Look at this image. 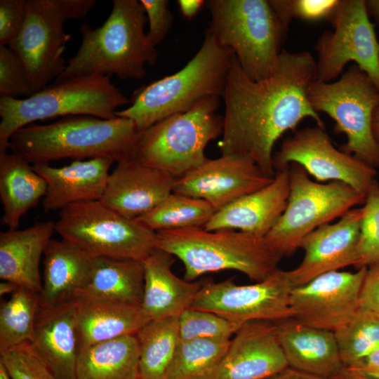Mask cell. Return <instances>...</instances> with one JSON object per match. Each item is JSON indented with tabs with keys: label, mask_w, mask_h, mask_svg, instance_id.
<instances>
[{
	"label": "cell",
	"mask_w": 379,
	"mask_h": 379,
	"mask_svg": "<svg viewBox=\"0 0 379 379\" xmlns=\"http://www.w3.org/2000/svg\"><path fill=\"white\" fill-rule=\"evenodd\" d=\"M315 80L316 60L307 51L283 49L274 71L258 81L246 75L234 55L222 97L221 154L248 156L264 175L274 178L273 148L285 132L305 118L324 128L307 100V88Z\"/></svg>",
	"instance_id": "1"
},
{
	"label": "cell",
	"mask_w": 379,
	"mask_h": 379,
	"mask_svg": "<svg viewBox=\"0 0 379 379\" xmlns=\"http://www.w3.org/2000/svg\"><path fill=\"white\" fill-rule=\"evenodd\" d=\"M140 132L133 121L126 118L68 116L48 124H32L21 128L11 136L9 149L32 165L62 159L99 157L117 163L135 159Z\"/></svg>",
	"instance_id": "2"
},
{
	"label": "cell",
	"mask_w": 379,
	"mask_h": 379,
	"mask_svg": "<svg viewBox=\"0 0 379 379\" xmlns=\"http://www.w3.org/2000/svg\"><path fill=\"white\" fill-rule=\"evenodd\" d=\"M112 5L102 26L81 25L79 48L54 81L84 75L142 79L145 65L156 64L158 52L145 32L147 18L140 1L114 0Z\"/></svg>",
	"instance_id": "3"
},
{
	"label": "cell",
	"mask_w": 379,
	"mask_h": 379,
	"mask_svg": "<svg viewBox=\"0 0 379 379\" xmlns=\"http://www.w3.org/2000/svg\"><path fill=\"white\" fill-rule=\"evenodd\" d=\"M234 58L233 51L219 44L207 28L199 50L184 67L139 89L132 104L115 115L133 121L142 131L206 98H222Z\"/></svg>",
	"instance_id": "4"
},
{
	"label": "cell",
	"mask_w": 379,
	"mask_h": 379,
	"mask_svg": "<svg viewBox=\"0 0 379 379\" xmlns=\"http://www.w3.org/2000/svg\"><path fill=\"white\" fill-rule=\"evenodd\" d=\"M157 248L180 260L184 279L232 270L261 281L277 270L282 257L265 237L237 230L194 227L157 232Z\"/></svg>",
	"instance_id": "5"
},
{
	"label": "cell",
	"mask_w": 379,
	"mask_h": 379,
	"mask_svg": "<svg viewBox=\"0 0 379 379\" xmlns=\"http://www.w3.org/2000/svg\"><path fill=\"white\" fill-rule=\"evenodd\" d=\"M130 102L109 77L84 75L55 81L25 98H0V153L7 152L11 136L39 120L74 115L112 119Z\"/></svg>",
	"instance_id": "6"
},
{
	"label": "cell",
	"mask_w": 379,
	"mask_h": 379,
	"mask_svg": "<svg viewBox=\"0 0 379 379\" xmlns=\"http://www.w3.org/2000/svg\"><path fill=\"white\" fill-rule=\"evenodd\" d=\"M208 27L222 46L231 49L246 75L268 77L277 65L288 27L269 0H210Z\"/></svg>",
	"instance_id": "7"
},
{
	"label": "cell",
	"mask_w": 379,
	"mask_h": 379,
	"mask_svg": "<svg viewBox=\"0 0 379 379\" xmlns=\"http://www.w3.org/2000/svg\"><path fill=\"white\" fill-rule=\"evenodd\" d=\"M222 98H206L189 110L165 118L140 132L135 159L142 164L180 178L204 164V150L222 135Z\"/></svg>",
	"instance_id": "8"
},
{
	"label": "cell",
	"mask_w": 379,
	"mask_h": 379,
	"mask_svg": "<svg viewBox=\"0 0 379 379\" xmlns=\"http://www.w3.org/2000/svg\"><path fill=\"white\" fill-rule=\"evenodd\" d=\"M307 95L315 112L326 113L334 120L335 133L346 135L341 151L373 168L379 166V142L373 131L379 90L364 71L353 64L336 81L315 80Z\"/></svg>",
	"instance_id": "9"
},
{
	"label": "cell",
	"mask_w": 379,
	"mask_h": 379,
	"mask_svg": "<svg viewBox=\"0 0 379 379\" xmlns=\"http://www.w3.org/2000/svg\"><path fill=\"white\" fill-rule=\"evenodd\" d=\"M95 4V0H26L22 26L8 46L22 60L34 93L65 68L62 54L71 39L65 22L85 19Z\"/></svg>",
	"instance_id": "10"
},
{
	"label": "cell",
	"mask_w": 379,
	"mask_h": 379,
	"mask_svg": "<svg viewBox=\"0 0 379 379\" xmlns=\"http://www.w3.org/2000/svg\"><path fill=\"white\" fill-rule=\"evenodd\" d=\"M365 199V194L345 182H314L302 166L291 164L286 209L265 237L281 257L291 255L308 234L364 204Z\"/></svg>",
	"instance_id": "11"
},
{
	"label": "cell",
	"mask_w": 379,
	"mask_h": 379,
	"mask_svg": "<svg viewBox=\"0 0 379 379\" xmlns=\"http://www.w3.org/2000/svg\"><path fill=\"white\" fill-rule=\"evenodd\" d=\"M55 232L91 258L143 261L157 248V232L126 218L100 201L74 204L60 211Z\"/></svg>",
	"instance_id": "12"
},
{
	"label": "cell",
	"mask_w": 379,
	"mask_h": 379,
	"mask_svg": "<svg viewBox=\"0 0 379 379\" xmlns=\"http://www.w3.org/2000/svg\"><path fill=\"white\" fill-rule=\"evenodd\" d=\"M368 14L366 0H340L328 20L333 30L314 46L317 80L334 81L354 62L379 90V41Z\"/></svg>",
	"instance_id": "13"
},
{
	"label": "cell",
	"mask_w": 379,
	"mask_h": 379,
	"mask_svg": "<svg viewBox=\"0 0 379 379\" xmlns=\"http://www.w3.org/2000/svg\"><path fill=\"white\" fill-rule=\"evenodd\" d=\"M293 288L287 270L279 268L250 285H238L232 278L206 281L190 308L213 312L239 327L251 321L274 322L292 317L290 297Z\"/></svg>",
	"instance_id": "14"
},
{
	"label": "cell",
	"mask_w": 379,
	"mask_h": 379,
	"mask_svg": "<svg viewBox=\"0 0 379 379\" xmlns=\"http://www.w3.org/2000/svg\"><path fill=\"white\" fill-rule=\"evenodd\" d=\"M291 164L300 165L318 181L343 182L365 195L376 180L375 168L336 149L319 126L298 130L284 140L273 156L274 168L277 171Z\"/></svg>",
	"instance_id": "15"
},
{
	"label": "cell",
	"mask_w": 379,
	"mask_h": 379,
	"mask_svg": "<svg viewBox=\"0 0 379 379\" xmlns=\"http://www.w3.org/2000/svg\"><path fill=\"white\" fill-rule=\"evenodd\" d=\"M367 269L359 268L355 272H329L294 287L290 297L292 318L334 332L359 308Z\"/></svg>",
	"instance_id": "16"
},
{
	"label": "cell",
	"mask_w": 379,
	"mask_h": 379,
	"mask_svg": "<svg viewBox=\"0 0 379 379\" xmlns=\"http://www.w3.org/2000/svg\"><path fill=\"white\" fill-rule=\"evenodd\" d=\"M253 160L239 154H222L175 180L173 192L201 199L218 211L270 184Z\"/></svg>",
	"instance_id": "17"
},
{
	"label": "cell",
	"mask_w": 379,
	"mask_h": 379,
	"mask_svg": "<svg viewBox=\"0 0 379 379\" xmlns=\"http://www.w3.org/2000/svg\"><path fill=\"white\" fill-rule=\"evenodd\" d=\"M362 214V207L352 208L338 222L320 226L302 240L300 248L305 251L304 258L297 267L287 270L293 287L324 273L355 265Z\"/></svg>",
	"instance_id": "18"
},
{
	"label": "cell",
	"mask_w": 379,
	"mask_h": 379,
	"mask_svg": "<svg viewBox=\"0 0 379 379\" xmlns=\"http://www.w3.org/2000/svg\"><path fill=\"white\" fill-rule=\"evenodd\" d=\"M233 336L213 379H267L289 367L275 322L248 321Z\"/></svg>",
	"instance_id": "19"
},
{
	"label": "cell",
	"mask_w": 379,
	"mask_h": 379,
	"mask_svg": "<svg viewBox=\"0 0 379 379\" xmlns=\"http://www.w3.org/2000/svg\"><path fill=\"white\" fill-rule=\"evenodd\" d=\"M176 178L135 159L117 163L100 200L121 215L135 220L149 213L173 192Z\"/></svg>",
	"instance_id": "20"
},
{
	"label": "cell",
	"mask_w": 379,
	"mask_h": 379,
	"mask_svg": "<svg viewBox=\"0 0 379 379\" xmlns=\"http://www.w3.org/2000/svg\"><path fill=\"white\" fill-rule=\"evenodd\" d=\"M288 195L289 166L277 171L267 185L215 212L204 228L237 230L265 237L286 209Z\"/></svg>",
	"instance_id": "21"
},
{
	"label": "cell",
	"mask_w": 379,
	"mask_h": 379,
	"mask_svg": "<svg viewBox=\"0 0 379 379\" xmlns=\"http://www.w3.org/2000/svg\"><path fill=\"white\" fill-rule=\"evenodd\" d=\"M114 162L112 159L99 157L75 160L62 167H53L48 163L33 164L34 171L47 183L42 199L44 211H61L74 204L100 201Z\"/></svg>",
	"instance_id": "22"
},
{
	"label": "cell",
	"mask_w": 379,
	"mask_h": 379,
	"mask_svg": "<svg viewBox=\"0 0 379 379\" xmlns=\"http://www.w3.org/2000/svg\"><path fill=\"white\" fill-rule=\"evenodd\" d=\"M30 344L55 379H77L80 347L73 301L39 306Z\"/></svg>",
	"instance_id": "23"
},
{
	"label": "cell",
	"mask_w": 379,
	"mask_h": 379,
	"mask_svg": "<svg viewBox=\"0 0 379 379\" xmlns=\"http://www.w3.org/2000/svg\"><path fill=\"white\" fill-rule=\"evenodd\" d=\"M274 322L290 367L327 379L345 370L333 331L292 317Z\"/></svg>",
	"instance_id": "24"
},
{
	"label": "cell",
	"mask_w": 379,
	"mask_h": 379,
	"mask_svg": "<svg viewBox=\"0 0 379 379\" xmlns=\"http://www.w3.org/2000/svg\"><path fill=\"white\" fill-rule=\"evenodd\" d=\"M170 253L155 248L142 261L145 283L142 307L149 320L178 317L191 307L202 281H189L172 271Z\"/></svg>",
	"instance_id": "25"
},
{
	"label": "cell",
	"mask_w": 379,
	"mask_h": 379,
	"mask_svg": "<svg viewBox=\"0 0 379 379\" xmlns=\"http://www.w3.org/2000/svg\"><path fill=\"white\" fill-rule=\"evenodd\" d=\"M55 232L53 221L37 222L23 230L1 232V279L39 293L42 287L41 258Z\"/></svg>",
	"instance_id": "26"
},
{
	"label": "cell",
	"mask_w": 379,
	"mask_h": 379,
	"mask_svg": "<svg viewBox=\"0 0 379 379\" xmlns=\"http://www.w3.org/2000/svg\"><path fill=\"white\" fill-rule=\"evenodd\" d=\"M79 347L136 334L150 320L141 304L79 295L73 300Z\"/></svg>",
	"instance_id": "27"
},
{
	"label": "cell",
	"mask_w": 379,
	"mask_h": 379,
	"mask_svg": "<svg viewBox=\"0 0 379 379\" xmlns=\"http://www.w3.org/2000/svg\"><path fill=\"white\" fill-rule=\"evenodd\" d=\"M43 256L39 306L73 301L86 281L92 258L63 239H53L48 244Z\"/></svg>",
	"instance_id": "28"
},
{
	"label": "cell",
	"mask_w": 379,
	"mask_h": 379,
	"mask_svg": "<svg viewBox=\"0 0 379 379\" xmlns=\"http://www.w3.org/2000/svg\"><path fill=\"white\" fill-rule=\"evenodd\" d=\"M46 180L32 164L20 155L0 153L1 223L8 230L18 229L21 218L44 199Z\"/></svg>",
	"instance_id": "29"
},
{
	"label": "cell",
	"mask_w": 379,
	"mask_h": 379,
	"mask_svg": "<svg viewBox=\"0 0 379 379\" xmlns=\"http://www.w3.org/2000/svg\"><path fill=\"white\" fill-rule=\"evenodd\" d=\"M145 283L142 261L92 258L86 281L77 296L141 304Z\"/></svg>",
	"instance_id": "30"
},
{
	"label": "cell",
	"mask_w": 379,
	"mask_h": 379,
	"mask_svg": "<svg viewBox=\"0 0 379 379\" xmlns=\"http://www.w3.org/2000/svg\"><path fill=\"white\" fill-rule=\"evenodd\" d=\"M140 349L135 334L79 350L77 379H139Z\"/></svg>",
	"instance_id": "31"
},
{
	"label": "cell",
	"mask_w": 379,
	"mask_h": 379,
	"mask_svg": "<svg viewBox=\"0 0 379 379\" xmlns=\"http://www.w3.org/2000/svg\"><path fill=\"white\" fill-rule=\"evenodd\" d=\"M139 379H166L180 341L178 317L151 320L135 334Z\"/></svg>",
	"instance_id": "32"
},
{
	"label": "cell",
	"mask_w": 379,
	"mask_h": 379,
	"mask_svg": "<svg viewBox=\"0 0 379 379\" xmlns=\"http://www.w3.org/2000/svg\"><path fill=\"white\" fill-rule=\"evenodd\" d=\"M215 212L204 200L173 192L153 210L135 220L157 232L204 227Z\"/></svg>",
	"instance_id": "33"
},
{
	"label": "cell",
	"mask_w": 379,
	"mask_h": 379,
	"mask_svg": "<svg viewBox=\"0 0 379 379\" xmlns=\"http://www.w3.org/2000/svg\"><path fill=\"white\" fill-rule=\"evenodd\" d=\"M230 340H180L166 379H213Z\"/></svg>",
	"instance_id": "34"
},
{
	"label": "cell",
	"mask_w": 379,
	"mask_h": 379,
	"mask_svg": "<svg viewBox=\"0 0 379 379\" xmlns=\"http://www.w3.org/2000/svg\"><path fill=\"white\" fill-rule=\"evenodd\" d=\"M39 293L18 287L0 306V354L32 340Z\"/></svg>",
	"instance_id": "35"
},
{
	"label": "cell",
	"mask_w": 379,
	"mask_h": 379,
	"mask_svg": "<svg viewBox=\"0 0 379 379\" xmlns=\"http://www.w3.org/2000/svg\"><path fill=\"white\" fill-rule=\"evenodd\" d=\"M333 333L345 368L352 366L379 347V313L359 307Z\"/></svg>",
	"instance_id": "36"
},
{
	"label": "cell",
	"mask_w": 379,
	"mask_h": 379,
	"mask_svg": "<svg viewBox=\"0 0 379 379\" xmlns=\"http://www.w3.org/2000/svg\"><path fill=\"white\" fill-rule=\"evenodd\" d=\"M357 246V268L379 262V183L374 182L366 194Z\"/></svg>",
	"instance_id": "37"
},
{
	"label": "cell",
	"mask_w": 379,
	"mask_h": 379,
	"mask_svg": "<svg viewBox=\"0 0 379 379\" xmlns=\"http://www.w3.org/2000/svg\"><path fill=\"white\" fill-rule=\"evenodd\" d=\"M180 340H228L239 326L213 312L188 308L178 316Z\"/></svg>",
	"instance_id": "38"
},
{
	"label": "cell",
	"mask_w": 379,
	"mask_h": 379,
	"mask_svg": "<svg viewBox=\"0 0 379 379\" xmlns=\"http://www.w3.org/2000/svg\"><path fill=\"white\" fill-rule=\"evenodd\" d=\"M34 94L27 69L18 54L0 46V95L20 98Z\"/></svg>",
	"instance_id": "39"
},
{
	"label": "cell",
	"mask_w": 379,
	"mask_h": 379,
	"mask_svg": "<svg viewBox=\"0 0 379 379\" xmlns=\"http://www.w3.org/2000/svg\"><path fill=\"white\" fill-rule=\"evenodd\" d=\"M11 379H55L34 352L30 343H25L0 354Z\"/></svg>",
	"instance_id": "40"
},
{
	"label": "cell",
	"mask_w": 379,
	"mask_h": 379,
	"mask_svg": "<svg viewBox=\"0 0 379 379\" xmlns=\"http://www.w3.org/2000/svg\"><path fill=\"white\" fill-rule=\"evenodd\" d=\"M274 11L288 28L293 19L329 20L340 0H269Z\"/></svg>",
	"instance_id": "41"
},
{
	"label": "cell",
	"mask_w": 379,
	"mask_h": 379,
	"mask_svg": "<svg viewBox=\"0 0 379 379\" xmlns=\"http://www.w3.org/2000/svg\"><path fill=\"white\" fill-rule=\"evenodd\" d=\"M145 9L149 29L147 33L154 46L161 44L173 26V17L167 0H140Z\"/></svg>",
	"instance_id": "42"
},
{
	"label": "cell",
	"mask_w": 379,
	"mask_h": 379,
	"mask_svg": "<svg viewBox=\"0 0 379 379\" xmlns=\"http://www.w3.org/2000/svg\"><path fill=\"white\" fill-rule=\"evenodd\" d=\"M26 0L0 1V46L8 44L18 34L25 16Z\"/></svg>",
	"instance_id": "43"
},
{
	"label": "cell",
	"mask_w": 379,
	"mask_h": 379,
	"mask_svg": "<svg viewBox=\"0 0 379 379\" xmlns=\"http://www.w3.org/2000/svg\"><path fill=\"white\" fill-rule=\"evenodd\" d=\"M359 306L379 313V262L367 269L361 290Z\"/></svg>",
	"instance_id": "44"
},
{
	"label": "cell",
	"mask_w": 379,
	"mask_h": 379,
	"mask_svg": "<svg viewBox=\"0 0 379 379\" xmlns=\"http://www.w3.org/2000/svg\"><path fill=\"white\" fill-rule=\"evenodd\" d=\"M345 369L359 375L379 379V347L356 364Z\"/></svg>",
	"instance_id": "45"
},
{
	"label": "cell",
	"mask_w": 379,
	"mask_h": 379,
	"mask_svg": "<svg viewBox=\"0 0 379 379\" xmlns=\"http://www.w3.org/2000/svg\"><path fill=\"white\" fill-rule=\"evenodd\" d=\"M177 4L182 16L188 20L194 18L205 4L201 0H178Z\"/></svg>",
	"instance_id": "46"
},
{
	"label": "cell",
	"mask_w": 379,
	"mask_h": 379,
	"mask_svg": "<svg viewBox=\"0 0 379 379\" xmlns=\"http://www.w3.org/2000/svg\"><path fill=\"white\" fill-rule=\"evenodd\" d=\"M267 379H327L310 374L292 367H288L281 372Z\"/></svg>",
	"instance_id": "47"
},
{
	"label": "cell",
	"mask_w": 379,
	"mask_h": 379,
	"mask_svg": "<svg viewBox=\"0 0 379 379\" xmlns=\"http://www.w3.org/2000/svg\"><path fill=\"white\" fill-rule=\"evenodd\" d=\"M368 13H371L379 24V0L366 1Z\"/></svg>",
	"instance_id": "48"
},
{
	"label": "cell",
	"mask_w": 379,
	"mask_h": 379,
	"mask_svg": "<svg viewBox=\"0 0 379 379\" xmlns=\"http://www.w3.org/2000/svg\"><path fill=\"white\" fill-rule=\"evenodd\" d=\"M19 286L14 283L7 281H3L0 284V295L1 296L11 293H13Z\"/></svg>",
	"instance_id": "49"
},
{
	"label": "cell",
	"mask_w": 379,
	"mask_h": 379,
	"mask_svg": "<svg viewBox=\"0 0 379 379\" xmlns=\"http://www.w3.org/2000/svg\"><path fill=\"white\" fill-rule=\"evenodd\" d=\"M330 379H373L362 375H359L347 371L345 369L340 374Z\"/></svg>",
	"instance_id": "50"
},
{
	"label": "cell",
	"mask_w": 379,
	"mask_h": 379,
	"mask_svg": "<svg viewBox=\"0 0 379 379\" xmlns=\"http://www.w3.org/2000/svg\"><path fill=\"white\" fill-rule=\"evenodd\" d=\"M373 131L375 139L379 142V105L375 109L373 118Z\"/></svg>",
	"instance_id": "51"
},
{
	"label": "cell",
	"mask_w": 379,
	"mask_h": 379,
	"mask_svg": "<svg viewBox=\"0 0 379 379\" xmlns=\"http://www.w3.org/2000/svg\"><path fill=\"white\" fill-rule=\"evenodd\" d=\"M0 379H11L4 366L1 363H0Z\"/></svg>",
	"instance_id": "52"
}]
</instances>
